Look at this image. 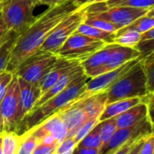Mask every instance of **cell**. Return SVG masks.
<instances>
[{"label":"cell","instance_id":"cell-1","mask_svg":"<svg viewBox=\"0 0 154 154\" xmlns=\"http://www.w3.org/2000/svg\"><path fill=\"white\" fill-rule=\"evenodd\" d=\"M79 8V6L73 0H66L48 7L45 12L36 16L32 24L19 35L5 70L14 74L26 58L40 49L53 28Z\"/></svg>","mask_w":154,"mask_h":154},{"label":"cell","instance_id":"cell-2","mask_svg":"<svg viewBox=\"0 0 154 154\" xmlns=\"http://www.w3.org/2000/svg\"><path fill=\"white\" fill-rule=\"evenodd\" d=\"M88 79L89 78L85 72H82L59 94L55 95L38 107L32 109L27 115H25L14 133L17 135L22 136L43 120L57 113L63 106L76 100L85 91L86 83Z\"/></svg>","mask_w":154,"mask_h":154},{"label":"cell","instance_id":"cell-3","mask_svg":"<svg viewBox=\"0 0 154 154\" xmlns=\"http://www.w3.org/2000/svg\"><path fill=\"white\" fill-rule=\"evenodd\" d=\"M106 104L133 97H141L150 93L141 60L106 90Z\"/></svg>","mask_w":154,"mask_h":154},{"label":"cell","instance_id":"cell-4","mask_svg":"<svg viewBox=\"0 0 154 154\" xmlns=\"http://www.w3.org/2000/svg\"><path fill=\"white\" fill-rule=\"evenodd\" d=\"M35 6L32 0H5L0 11L6 29L23 33L36 17L33 15Z\"/></svg>","mask_w":154,"mask_h":154},{"label":"cell","instance_id":"cell-5","mask_svg":"<svg viewBox=\"0 0 154 154\" xmlns=\"http://www.w3.org/2000/svg\"><path fill=\"white\" fill-rule=\"evenodd\" d=\"M85 14L95 15L105 19L116 25L118 30L133 23L139 17L146 14L151 9L126 7V6H106L105 2H98L83 6Z\"/></svg>","mask_w":154,"mask_h":154},{"label":"cell","instance_id":"cell-6","mask_svg":"<svg viewBox=\"0 0 154 154\" xmlns=\"http://www.w3.org/2000/svg\"><path fill=\"white\" fill-rule=\"evenodd\" d=\"M23 119L17 77H14L0 101V134L14 132Z\"/></svg>","mask_w":154,"mask_h":154},{"label":"cell","instance_id":"cell-7","mask_svg":"<svg viewBox=\"0 0 154 154\" xmlns=\"http://www.w3.org/2000/svg\"><path fill=\"white\" fill-rule=\"evenodd\" d=\"M105 44L106 42L102 41L74 32L64 42L55 54L58 57L68 60H77L81 62L101 49Z\"/></svg>","mask_w":154,"mask_h":154},{"label":"cell","instance_id":"cell-8","mask_svg":"<svg viewBox=\"0 0 154 154\" xmlns=\"http://www.w3.org/2000/svg\"><path fill=\"white\" fill-rule=\"evenodd\" d=\"M84 8L79 7L75 12L65 17L53 28L38 51L55 53L64 43V42L76 32L77 28L84 21Z\"/></svg>","mask_w":154,"mask_h":154},{"label":"cell","instance_id":"cell-9","mask_svg":"<svg viewBox=\"0 0 154 154\" xmlns=\"http://www.w3.org/2000/svg\"><path fill=\"white\" fill-rule=\"evenodd\" d=\"M58 58L55 53L37 51L26 58L14 74L30 83L38 85L40 79L49 68L56 62Z\"/></svg>","mask_w":154,"mask_h":154},{"label":"cell","instance_id":"cell-10","mask_svg":"<svg viewBox=\"0 0 154 154\" xmlns=\"http://www.w3.org/2000/svg\"><path fill=\"white\" fill-rule=\"evenodd\" d=\"M151 134H153V123L152 116H147L133 126L117 129L99 154H113L131 139L147 137Z\"/></svg>","mask_w":154,"mask_h":154},{"label":"cell","instance_id":"cell-11","mask_svg":"<svg viewBox=\"0 0 154 154\" xmlns=\"http://www.w3.org/2000/svg\"><path fill=\"white\" fill-rule=\"evenodd\" d=\"M140 60L141 58L132 60L115 69L102 73L93 78H89L86 83L85 91L77 99L84 98L91 95L106 91L111 85H113L124 74H125L131 68H133Z\"/></svg>","mask_w":154,"mask_h":154},{"label":"cell","instance_id":"cell-12","mask_svg":"<svg viewBox=\"0 0 154 154\" xmlns=\"http://www.w3.org/2000/svg\"><path fill=\"white\" fill-rule=\"evenodd\" d=\"M25 134H30L33 135L38 141L46 135L53 136L58 143H61L65 138H67L68 131L63 124L61 118L59 116L58 114H53L52 116H49L42 123L26 132Z\"/></svg>","mask_w":154,"mask_h":154},{"label":"cell","instance_id":"cell-13","mask_svg":"<svg viewBox=\"0 0 154 154\" xmlns=\"http://www.w3.org/2000/svg\"><path fill=\"white\" fill-rule=\"evenodd\" d=\"M137 58H140V53L134 48L125 47L117 44V46L109 54L104 64L98 69V70L96 73V76L115 69L122 66L123 64Z\"/></svg>","mask_w":154,"mask_h":154},{"label":"cell","instance_id":"cell-14","mask_svg":"<svg viewBox=\"0 0 154 154\" xmlns=\"http://www.w3.org/2000/svg\"><path fill=\"white\" fill-rule=\"evenodd\" d=\"M82 72H84L81 65L79 62L75 63L74 65H72L69 69H68L61 76L60 78L46 91L44 92L36 101L33 108L38 107L39 106H41L42 104H43L44 102H46L47 100H49L50 98H51L52 97H54L55 95L59 94L60 91H62L65 88H67L79 75H80ZM32 108V109H33Z\"/></svg>","mask_w":154,"mask_h":154},{"label":"cell","instance_id":"cell-15","mask_svg":"<svg viewBox=\"0 0 154 154\" xmlns=\"http://www.w3.org/2000/svg\"><path fill=\"white\" fill-rule=\"evenodd\" d=\"M17 82L19 87L21 112L23 118V116L33 108L36 101L41 97L42 93L37 84L30 83L19 77H17Z\"/></svg>","mask_w":154,"mask_h":154},{"label":"cell","instance_id":"cell-16","mask_svg":"<svg viewBox=\"0 0 154 154\" xmlns=\"http://www.w3.org/2000/svg\"><path fill=\"white\" fill-rule=\"evenodd\" d=\"M56 114L59 115L67 128V137L85 120L88 119L85 111L75 102H70L69 104L66 105L65 106L60 108Z\"/></svg>","mask_w":154,"mask_h":154},{"label":"cell","instance_id":"cell-17","mask_svg":"<svg viewBox=\"0 0 154 154\" xmlns=\"http://www.w3.org/2000/svg\"><path fill=\"white\" fill-rule=\"evenodd\" d=\"M78 62L79 61L77 60H68L66 59L59 57L56 62L49 68V69L46 71V73L42 76L38 83L42 95L46 92L68 69Z\"/></svg>","mask_w":154,"mask_h":154},{"label":"cell","instance_id":"cell-18","mask_svg":"<svg viewBox=\"0 0 154 154\" xmlns=\"http://www.w3.org/2000/svg\"><path fill=\"white\" fill-rule=\"evenodd\" d=\"M152 107L148 106L143 103H140L132 108L126 110L125 112L120 114L119 116H116V123L117 129L121 128H127L133 126L147 116H151Z\"/></svg>","mask_w":154,"mask_h":154},{"label":"cell","instance_id":"cell-19","mask_svg":"<svg viewBox=\"0 0 154 154\" xmlns=\"http://www.w3.org/2000/svg\"><path fill=\"white\" fill-rule=\"evenodd\" d=\"M117 46L116 43H106L101 49L90 55L88 58L80 62V65L88 78H93L96 76L98 69L106 60L109 54Z\"/></svg>","mask_w":154,"mask_h":154},{"label":"cell","instance_id":"cell-20","mask_svg":"<svg viewBox=\"0 0 154 154\" xmlns=\"http://www.w3.org/2000/svg\"><path fill=\"white\" fill-rule=\"evenodd\" d=\"M72 102L77 103L85 111L88 118L99 117L106 105V93L99 92L89 97L76 99Z\"/></svg>","mask_w":154,"mask_h":154},{"label":"cell","instance_id":"cell-21","mask_svg":"<svg viewBox=\"0 0 154 154\" xmlns=\"http://www.w3.org/2000/svg\"><path fill=\"white\" fill-rule=\"evenodd\" d=\"M140 103H143V97L121 99L106 104L103 112L99 116V122L109 118H114Z\"/></svg>","mask_w":154,"mask_h":154},{"label":"cell","instance_id":"cell-22","mask_svg":"<svg viewBox=\"0 0 154 154\" xmlns=\"http://www.w3.org/2000/svg\"><path fill=\"white\" fill-rule=\"evenodd\" d=\"M154 27V8L151 9L146 14L139 17L133 23L128 25L117 30L115 35H118L125 32H136L139 33H143Z\"/></svg>","mask_w":154,"mask_h":154},{"label":"cell","instance_id":"cell-23","mask_svg":"<svg viewBox=\"0 0 154 154\" xmlns=\"http://www.w3.org/2000/svg\"><path fill=\"white\" fill-rule=\"evenodd\" d=\"M75 32L84 34L86 36H88L90 38H93V39H96L98 41H102L106 43H114V39L116 37L115 33L105 32L100 29L95 28L93 26H90V25L85 23L84 22H82L79 25V27L77 28Z\"/></svg>","mask_w":154,"mask_h":154},{"label":"cell","instance_id":"cell-24","mask_svg":"<svg viewBox=\"0 0 154 154\" xmlns=\"http://www.w3.org/2000/svg\"><path fill=\"white\" fill-rule=\"evenodd\" d=\"M2 154H17L21 136L14 132H7L0 134Z\"/></svg>","mask_w":154,"mask_h":154},{"label":"cell","instance_id":"cell-25","mask_svg":"<svg viewBox=\"0 0 154 154\" xmlns=\"http://www.w3.org/2000/svg\"><path fill=\"white\" fill-rule=\"evenodd\" d=\"M19 33L13 32V34L0 45V73L6 69L12 51L16 43V41L19 37Z\"/></svg>","mask_w":154,"mask_h":154},{"label":"cell","instance_id":"cell-26","mask_svg":"<svg viewBox=\"0 0 154 154\" xmlns=\"http://www.w3.org/2000/svg\"><path fill=\"white\" fill-rule=\"evenodd\" d=\"M100 123V128H99V135H100V150L99 152L106 147V145L108 143L116 131L117 130L116 118H109L104 121L99 122Z\"/></svg>","mask_w":154,"mask_h":154},{"label":"cell","instance_id":"cell-27","mask_svg":"<svg viewBox=\"0 0 154 154\" xmlns=\"http://www.w3.org/2000/svg\"><path fill=\"white\" fill-rule=\"evenodd\" d=\"M106 6H126L135 8L152 9L154 8V0H107L105 2Z\"/></svg>","mask_w":154,"mask_h":154},{"label":"cell","instance_id":"cell-28","mask_svg":"<svg viewBox=\"0 0 154 154\" xmlns=\"http://www.w3.org/2000/svg\"><path fill=\"white\" fill-rule=\"evenodd\" d=\"M99 122V117H91L85 120L79 126H78L68 137L73 138L75 143H78L92 130V128Z\"/></svg>","mask_w":154,"mask_h":154},{"label":"cell","instance_id":"cell-29","mask_svg":"<svg viewBox=\"0 0 154 154\" xmlns=\"http://www.w3.org/2000/svg\"><path fill=\"white\" fill-rule=\"evenodd\" d=\"M141 65L143 67L149 92H154V53L141 59Z\"/></svg>","mask_w":154,"mask_h":154},{"label":"cell","instance_id":"cell-30","mask_svg":"<svg viewBox=\"0 0 154 154\" xmlns=\"http://www.w3.org/2000/svg\"><path fill=\"white\" fill-rule=\"evenodd\" d=\"M99 128L100 123L98 122L92 130L78 143L77 147H84V148H98L100 150V135H99Z\"/></svg>","mask_w":154,"mask_h":154},{"label":"cell","instance_id":"cell-31","mask_svg":"<svg viewBox=\"0 0 154 154\" xmlns=\"http://www.w3.org/2000/svg\"><path fill=\"white\" fill-rule=\"evenodd\" d=\"M83 22L90 26H93L95 28L100 29L105 32H112V33H116V32L118 30V28L116 25H114L113 23L106 21L105 19L95 16V15H90V14H85V19Z\"/></svg>","mask_w":154,"mask_h":154},{"label":"cell","instance_id":"cell-32","mask_svg":"<svg viewBox=\"0 0 154 154\" xmlns=\"http://www.w3.org/2000/svg\"><path fill=\"white\" fill-rule=\"evenodd\" d=\"M141 33L136 32H125L116 35L114 39V43L125 47H134L140 41Z\"/></svg>","mask_w":154,"mask_h":154},{"label":"cell","instance_id":"cell-33","mask_svg":"<svg viewBox=\"0 0 154 154\" xmlns=\"http://www.w3.org/2000/svg\"><path fill=\"white\" fill-rule=\"evenodd\" d=\"M38 144V140L30 134H24L21 136L17 154H32Z\"/></svg>","mask_w":154,"mask_h":154},{"label":"cell","instance_id":"cell-34","mask_svg":"<svg viewBox=\"0 0 154 154\" xmlns=\"http://www.w3.org/2000/svg\"><path fill=\"white\" fill-rule=\"evenodd\" d=\"M140 53V58L143 59L154 53L153 40H140L139 42L134 47Z\"/></svg>","mask_w":154,"mask_h":154},{"label":"cell","instance_id":"cell-35","mask_svg":"<svg viewBox=\"0 0 154 154\" xmlns=\"http://www.w3.org/2000/svg\"><path fill=\"white\" fill-rule=\"evenodd\" d=\"M77 143L71 137L65 138L61 143H60L56 148L54 154H72Z\"/></svg>","mask_w":154,"mask_h":154},{"label":"cell","instance_id":"cell-36","mask_svg":"<svg viewBox=\"0 0 154 154\" xmlns=\"http://www.w3.org/2000/svg\"><path fill=\"white\" fill-rule=\"evenodd\" d=\"M13 77H14V74L6 70L0 73V101L4 97Z\"/></svg>","mask_w":154,"mask_h":154},{"label":"cell","instance_id":"cell-37","mask_svg":"<svg viewBox=\"0 0 154 154\" xmlns=\"http://www.w3.org/2000/svg\"><path fill=\"white\" fill-rule=\"evenodd\" d=\"M148 137V136H147ZM143 138L145 137H140V138H134L131 139L130 141H128L127 143H125L124 145H122L118 150H116L113 154H129L130 152L133 150V148L135 146V144Z\"/></svg>","mask_w":154,"mask_h":154},{"label":"cell","instance_id":"cell-38","mask_svg":"<svg viewBox=\"0 0 154 154\" xmlns=\"http://www.w3.org/2000/svg\"><path fill=\"white\" fill-rule=\"evenodd\" d=\"M154 151V137L153 134L148 136L143 142L139 154H153Z\"/></svg>","mask_w":154,"mask_h":154},{"label":"cell","instance_id":"cell-39","mask_svg":"<svg viewBox=\"0 0 154 154\" xmlns=\"http://www.w3.org/2000/svg\"><path fill=\"white\" fill-rule=\"evenodd\" d=\"M57 146L38 143L32 154H54Z\"/></svg>","mask_w":154,"mask_h":154},{"label":"cell","instance_id":"cell-40","mask_svg":"<svg viewBox=\"0 0 154 154\" xmlns=\"http://www.w3.org/2000/svg\"><path fill=\"white\" fill-rule=\"evenodd\" d=\"M14 32H10L6 29L5 24L3 21L2 15H1V11H0V45L4 43Z\"/></svg>","mask_w":154,"mask_h":154},{"label":"cell","instance_id":"cell-41","mask_svg":"<svg viewBox=\"0 0 154 154\" xmlns=\"http://www.w3.org/2000/svg\"><path fill=\"white\" fill-rule=\"evenodd\" d=\"M72 154H99V149L98 148H84V147L76 146Z\"/></svg>","mask_w":154,"mask_h":154},{"label":"cell","instance_id":"cell-42","mask_svg":"<svg viewBox=\"0 0 154 154\" xmlns=\"http://www.w3.org/2000/svg\"><path fill=\"white\" fill-rule=\"evenodd\" d=\"M64 1L66 0H38L37 5H47L48 7H51V6L57 5Z\"/></svg>","mask_w":154,"mask_h":154},{"label":"cell","instance_id":"cell-43","mask_svg":"<svg viewBox=\"0 0 154 154\" xmlns=\"http://www.w3.org/2000/svg\"><path fill=\"white\" fill-rule=\"evenodd\" d=\"M79 7L86 6L88 5L93 4V3H98V2H106L107 0H73Z\"/></svg>","mask_w":154,"mask_h":154},{"label":"cell","instance_id":"cell-44","mask_svg":"<svg viewBox=\"0 0 154 154\" xmlns=\"http://www.w3.org/2000/svg\"><path fill=\"white\" fill-rule=\"evenodd\" d=\"M154 39V28H152L143 33H141L140 40H153Z\"/></svg>","mask_w":154,"mask_h":154},{"label":"cell","instance_id":"cell-45","mask_svg":"<svg viewBox=\"0 0 154 154\" xmlns=\"http://www.w3.org/2000/svg\"><path fill=\"white\" fill-rule=\"evenodd\" d=\"M5 0H0V8H1V6H2V5L5 3Z\"/></svg>","mask_w":154,"mask_h":154},{"label":"cell","instance_id":"cell-46","mask_svg":"<svg viewBox=\"0 0 154 154\" xmlns=\"http://www.w3.org/2000/svg\"><path fill=\"white\" fill-rule=\"evenodd\" d=\"M0 154H2V147H1V137H0Z\"/></svg>","mask_w":154,"mask_h":154},{"label":"cell","instance_id":"cell-47","mask_svg":"<svg viewBox=\"0 0 154 154\" xmlns=\"http://www.w3.org/2000/svg\"><path fill=\"white\" fill-rule=\"evenodd\" d=\"M32 2H33L35 5H37V1H38V0H32Z\"/></svg>","mask_w":154,"mask_h":154}]
</instances>
